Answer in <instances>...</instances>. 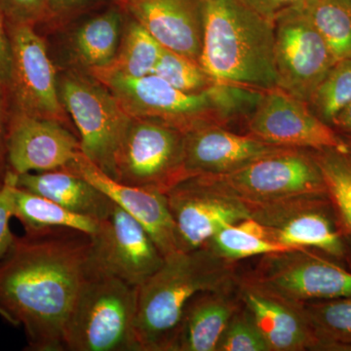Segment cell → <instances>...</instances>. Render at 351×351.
I'll use <instances>...</instances> for the list:
<instances>
[{
  "label": "cell",
  "mask_w": 351,
  "mask_h": 351,
  "mask_svg": "<svg viewBox=\"0 0 351 351\" xmlns=\"http://www.w3.org/2000/svg\"><path fill=\"white\" fill-rule=\"evenodd\" d=\"M93 239L71 228L16 237L0 261V316L24 327L27 350L63 351L64 331L91 267Z\"/></svg>",
  "instance_id": "1"
},
{
  "label": "cell",
  "mask_w": 351,
  "mask_h": 351,
  "mask_svg": "<svg viewBox=\"0 0 351 351\" xmlns=\"http://www.w3.org/2000/svg\"><path fill=\"white\" fill-rule=\"evenodd\" d=\"M200 64L217 82L267 91L278 86L274 23L243 0H201Z\"/></svg>",
  "instance_id": "2"
},
{
  "label": "cell",
  "mask_w": 351,
  "mask_h": 351,
  "mask_svg": "<svg viewBox=\"0 0 351 351\" xmlns=\"http://www.w3.org/2000/svg\"><path fill=\"white\" fill-rule=\"evenodd\" d=\"M233 262L208 247L179 251L137 287L134 334L137 351H171L189 302L234 283Z\"/></svg>",
  "instance_id": "3"
},
{
  "label": "cell",
  "mask_w": 351,
  "mask_h": 351,
  "mask_svg": "<svg viewBox=\"0 0 351 351\" xmlns=\"http://www.w3.org/2000/svg\"><path fill=\"white\" fill-rule=\"evenodd\" d=\"M99 82L114 95L129 117L159 120L182 133L205 126L245 123L263 92L217 82L204 91L186 93L154 73L138 78L113 76Z\"/></svg>",
  "instance_id": "4"
},
{
  "label": "cell",
  "mask_w": 351,
  "mask_h": 351,
  "mask_svg": "<svg viewBox=\"0 0 351 351\" xmlns=\"http://www.w3.org/2000/svg\"><path fill=\"white\" fill-rule=\"evenodd\" d=\"M137 287L91 263L64 326V350L137 351Z\"/></svg>",
  "instance_id": "5"
},
{
  "label": "cell",
  "mask_w": 351,
  "mask_h": 351,
  "mask_svg": "<svg viewBox=\"0 0 351 351\" xmlns=\"http://www.w3.org/2000/svg\"><path fill=\"white\" fill-rule=\"evenodd\" d=\"M245 207L304 197H328L313 151L285 149L256 159L239 169L197 176Z\"/></svg>",
  "instance_id": "6"
},
{
  "label": "cell",
  "mask_w": 351,
  "mask_h": 351,
  "mask_svg": "<svg viewBox=\"0 0 351 351\" xmlns=\"http://www.w3.org/2000/svg\"><path fill=\"white\" fill-rule=\"evenodd\" d=\"M60 98L77 131L85 156L112 177L113 160L131 117L105 84L87 71L58 75Z\"/></svg>",
  "instance_id": "7"
},
{
  "label": "cell",
  "mask_w": 351,
  "mask_h": 351,
  "mask_svg": "<svg viewBox=\"0 0 351 351\" xmlns=\"http://www.w3.org/2000/svg\"><path fill=\"white\" fill-rule=\"evenodd\" d=\"M184 133L159 120L131 117L113 160L112 179L165 193L186 179Z\"/></svg>",
  "instance_id": "8"
},
{
  "label": "cell",
  "mask_w": 351,
  "mask_h": 351,
  "mask_svg": "<svg viewBox=\"0 0 351 351\" xmlns=\"http://www.w3.org/2000/svg\"><path fill=\"white\" fill-rule=\"evenodd\" d=\"M7 29L12 51L7 84L11 112L56 121L77 135L60 98L58 73L45 41L34 25L7 22Z\"/></svg>",
  "instance_id": "9"
},
{
  "label": "cell",
  "mask_w": 351,
  "mask_h": 351,
  "mask_svg": "<svg viewBox=\"0 0 351 351\" xmlns=\"http://www.w3.org/2000/svg\"><path fill=\"white\" fill-rule=\"evenodd\" d=\"M243 281L294 304L351 295V271L306 249L263 256Z\"/></svg>",
  "instance_id": "10"
},
{
  "label": "cell",
  "mask_w": 351,
  "mask_h": 351,
  "mask_svg": "<svg viewBox=\"0 0 351 351\" xmlns=\"http://www.w3.org/2000/svg\"><path fill=\"white\" fill-rule=\"evenodd\" d=\"M274 29L277 87L308 104L336 64L331 51L299 5L277 16Z\"/></svg>",
  "instance_id": "11"
},
{
  "label": "cell",
  "mask_w": 351,
  "mask_h": 351,
  "mask_svg": "<svg viewBox=\"0 0 351 351\" xmlns=\"http://www.w3.org/2000/svg\"><path fill=\"white\" fill-rule=\"evenodd\" d=\"M244 124L247 134L277 147L350 151V145L331 125L320 119L306 101L279 87L263 92Z\"/></svg>",
  "instance_id": "12"
},
{
  "label": "cell",
  "mask_w": 351,
  "mask_h": 351,
  "mask_svg": "<svg viewBox=\"0 0 351 351\" xmlns=\"http://www.w3.org/2000/svg\"><path fill=\"white\" fill-rule=\"evenodd\" d=\"M92 239L93 267L134 287L154 274L165 260L144 226L115 203Z\"/></svg>",
  "instance_id": "13"
},
{
  "label": "cell",
  "mask_w": 351,
  "mask_h": 351,
  "mask_svg": "<svg viewBox=\"0 0 351 351\" xmlns=\"http://www.w3.org/2000/svg\"><path fill=\"white\" fill-rule=\"evenodd\" d=\"M328 197H304L247 208L249 217L267 226L270 237L295 249L309 247L343 258V234L332 219Z\"/></svg>",
  "instance_id": "14"
},
{
  "label": "cell",
  "mask_w": 351,
  "mask_h": 351,
  "mask_svg": "<svg viewBox=\"0 0 351 351\" xmlns=\"http://www.w3.org/2000/svg\"><path fill=\"white\" fill-rule=\"evenodd\" d=\"M180 250L206 247L226 226L249 218L246 207L200 177L184 180L166 193Z\"/></svg>",
  "instance_id": "15"
},
{
  "label": "cell",
  "mask_w": 351,
  "mask_h": 351,
  "mask_svg": "<svg viewBox=\"0 0 351 351\" xmlns=\"http://www.w3.org/2000/svg\"><path fill=\"white\" fill-rule=\"evenodd\" d=\"M80 152V138L66 127L11 112L7 140L9 172L19 176L64 169Z\"/></svg>",
  "instance_id": "16"
},
{
  "label": "cell",
  "mask_w": 351,
  "mask_h": 351,
  "mask_svg": "<svg viewBox=\"0 0 351 351\" xmlns=\"http://www.w3.org/2000/svg\"><path fill=\"white\" fill-rule=\"evenodd\" d=\"M64 169L80 176L100 189L113 203L144 226L164 258L181 251L165 193L115 181L82 152H78Z\"/></svg>",
  "instance_id": "17"
},
{
  "label": "cell",
  "mask_w": 351,
  "mask_h": 351,
  "mask_svg": "<svg viewBox=\"0 0 351 351\" xmlns=\"http://www.w3.org/2000/svg\"><path fill=\"white\" fill-rule=\"evenodd\" d=\"M289 147L267 144L250 134L228 127L205 126L184 133V166L186 179L226 174L246 164Z\"/></svg>",
  "instance_id": "18"
},
{
  "label": "cell",
  "mask_w": 351,
  "mask_h": 351,
  "mask_svg": "<svg viewBox=\"0 0 351 351\" xmlns=\"http://www.w3.org/2000/svg\"><path fill=\"white\" fill-rule=\"evenodd\" d=\"M166 49L199 62L203 45L201 0H117Z\"/></svg>",
  "instance_id": "19"
},
{
  "label": "cell",
  "mask_w": 351,
  "mask_h": 351,
  "mask_svg": "<svg viewBox=\"0 0 351 351\" xmlns=\"http://www.w3.org/2000/svg\"><path fill=\"white\" fill-rule=\"evenodd\" d=\"M242 306L256 323L270 351L320 350V343L301 306L241 281Z\"/></svg>",
  "instance_id": "20"
},
{
  "label": "cell",
  "mask_w": 351,
  "mask_h": 351,
  "mask_svg": "<svg viewBox=\"0 0 351 351\" xmlns=\"http://www.w3.org/2000/svg\"><path fill=\"white\" fill-rule=\"evenodd\" d=\"M233 285L204 291L186 304L171 351H217L232 316L241 306Z\"/></svg>",
  "instance_id": "21"
},
{
  "label": "cell",
  "mask_w": 351,
  "mask_h": 351,
  "mask_svg": "<svg viewBox=\"0 0 351 351\" xmlns=\"http://www.w3.org/2000/svg\"><path fill=\"white\" fill-rule=\"evenodd\" d=\"M17 186L100 221L110 216L114 204L100 189L66 169L25 173L17 176Z\"/></svg>",
  "instance_id": "22"
},
{
  "label": "cell",
  "mask_w": 351,
  "mask_h": 351,
  "mask_svg": "<svg viewBox=\"0 0 351 351\" xmlns=\"http://www.w3.org/2000/svg\"><path fill=\"white\" fill-rule=\"evenodd\" d=\"M163 47L143 25L132 19L120 39L119 50L105 68L88 69L96 80L122 76L138 78L152 75Z\"/></svg>",
  "instance_id": "23"
},
{
  "label": "cell",
  "mask_w": 351,
  "mask_h": 351,
  "mask_svg": "<svg viewBox=\"0 0 351 351\" xmlns=\"http://www.w3.org/2000/svg\"><path fill=\"white\" fill-rule=\"evenodd\" d=\"M14 217L24 226L25 232L49 228H71L94 237L100 221L75 213L54 201L21 189H14Z\"/></svg>",
  "instance_id": "24"
},
{
  "label": "cell",
  "mask_w": 351,
  "mask_h": 351,
  "mask_svg": "<svg viewBox=\"0 0 351 351\" xmlns=\"http://www.w3.org/2000/svg\"><path fill=\"white\" fill-rule=\"evenodd\" d=\"M121 39V15L110 10L88 20L73 39L75 59L84 71L105 68L112 63Z\"/></svg>",
  "instance_id": "25"
},
{
  "label": "cell",
  "mask_w": 351,
  "mask_h": 351,
  "mask_svg": "<svg viewBox=\"0 0 351 351\" xmlns=\"http://www.w3.org/2000/svg\"><path fill=\"white\" fill-rule=\"evenodd\" d=\"M206 247L219 257L233 263L257 256L295 250L274 241L267 226L250 217L221 228Z\"/></svg>",
  "instance_id": "26"
},
{
  "label": "cell",
  "mask_w": 351,
  "mask_h": 351,
  "mask_svg": "<svg viewBox=\"0 0 351 351\" xmlns=\"http://www.w3.org/2000/svg\"><path fill=\"white\" fill-rule=\"evenodd\" d=\"M321 34L335 61L351 58V0H306L299 5Z\"/></svg>",
  "instance_id": "27"
},
{
  "label": "cell",
  "mask_w": 351,
  "mask_h": 351,
  "mask_svg": "<svg viewBox=\"0 0 351 351\" xmlns=\"http://www.w3.org/2000/svg\"><path fill=\"white\" fill-rule=\"evenodd\" d=\"M298 304L315 332L320 350H351V295Z\"/></svg>",
  "instance_id": "28"
},
{
  "label": "cell",
  "mask_w": 351,
  "mask_h": 351,
  "mask_svg": "<svg viewBox=\"0 0 351 351\" xmlns=\"http://www.w3.org/2000/svg\"><path fill=\"white\" fill-rule=\"evenodd\" d=\"M339 228L351 240V149L313 151Z\"/></svg>",
  "instance_id": "29"
},
{
  "label": "cell",
  "mask_w": 351,
  "mask_h": 351,
  "mask_svg": "<svg viewBox=\"0 0 351 351\" xmlns=\"http://www.w3.org/2000/svg\"><path fill=\"white\" fill-rule=\"evenodd\" d=\"M351 101V58L337 62L308 101L311 110L332 126Z\"/></svg>",
  "instance_id": "30"
},
{
  "label": "cell",
  "mask_w": 351,
  "mask_h": 351,
  "mask_svg": "<svg viewBox=\"0 0 351 351\" xmlns=\"http://www.w3.org/2000/svg\"><path fill=\"white\" fill-rule=\"evenodd\" d=\"M154 73L186 93H198L217 83L199 62L164 47Z\"/></svg>",
  "instance_id": "31"
},
{
  "label": "cell",
  "mask_w": 351,
  "mask_h": 351,
  "mask_svg": "<svg viewBox=\"0 0 351 351\" xmlns=\"http://www.w3.org/2000/svg\"><path fill=\"white\" fill-rule=\"evenodd\" d=\"M217 351H270V348L250 313L241 304L226 326Z\"/></svg>",
  "instance_id": "32"
},
{
  "label": "cell",
  "mask_w": 351,
  "mask_h": 351,
  "mask_svg": "<svg viewBox=\"0 0 351 351\" xmlns=\"http://www.w3.org/2000/svg\"><path fill=\"white\" fill-rule=\"evenodd\" d=\"M6 22L36 27L56 12L53 0H0Z\"/></svg>",
  "instance_id": "33"
},
{
  "label": "cell",
  "mask_w": 351,
  "mask_h": 351,
  "mask_svg": "<svg viewBox=\"0 0 351 351\" xmlns=\"http://www.w3.org/2000/svg\"><path fill=\"white\" fill-rule=\"evenodd\" d=\"M17 184V175L7 173L5 182L0 189V261L14 243L16 235L10 230V219L14 217V189Z\"/></svg>",
  "instance_id": "34"
},
{
  "label": "cell",
  "mask_w": 351,
  "mask_h": 351,
  "mask_svg": "<svg viewBox=\"0 0 351 351\" xmlns=\"http://www.w3.org/2000/svg\"><path fill=\"white\" fill-rule=\"evenodd\" d=\"M11 105L8 87L0 83V189L5 182L8 173L7 164V140L10 123Z\"/></svg>",
  "instance_id": "35"
},
{
  "label": "cell",
  "mask_w": 351,
  "mask_h": 351,
  "mask_svg": "<svg viewBox=\"0 0 351 351\" xmlns=\"http://www.w3.org/2000/svg\"><path fill=\"white\" fill-rule=\"evenodd\" d=\"M253 10L274 23L277 16L288 9L301 5L306 0H243Z\"/></svg>",
  "instance_id": "36"
},
{
  "label": "cell",
  "mask_w": 351,
  "mask_h": 351,
  "mask_svg": "<svg viewBox=\"0 0 351 351\" xmlns=\"http://www.w3.org/2000/svg\"><path fill=\"white\" fill-rule=\"evenodd\" d=\"M12 51H11L10 38L3 9L0 4V83L8 84L10 76Z\"/></svg>",
  "instance_id": "37"
},
{
  "label": "cell",
  "mask_w": 351,
  "mask_h": 351,
  "mask_svg": "<svg viewBox=\"0 0 351 351\" xmlns=\"http://www.w3.org/2000/svg\"><path fill=\"white\" fill-rule=\"evenodd\" d=\"M332 127L337 132H341L351 137V101L337 115Z\"/></svg>",
  "instance_id": "38"
},
{
  "label": "cell",
  "mask_w": 351,
  "mask_h": 351,
  "mask_svg": "<svg viewBox=\"0 0 351 351\" xmlns=\"http://www.w3.org/2000/svg\"><path fill=\"white\" fill-rule=\"evenodd\" d=\"M85 0H53L55 10H69V9L77 7Z\"/></svg>",
  "instance_id": "39"
}]
</instances>
